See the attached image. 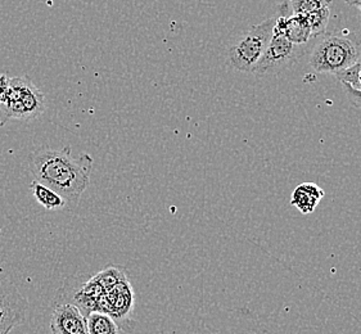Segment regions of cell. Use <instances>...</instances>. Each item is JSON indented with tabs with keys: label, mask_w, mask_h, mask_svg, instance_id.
Returning a JSON list of instances; mask_svg holds the SVG:
<instances>
[{
	"label": "cell",
	"mask_w": 361,
	"mask_h": 334,
	"mask_svg": "<svg viewBox=\"0 0 361 334\" xmlns=\"http://www.w3.org/2000/svg\"><path fill=\"white\" fill-rule=\"evenodd\" d=\"M30 188H31V192L35 197V199L43 206L45 210L51 211L63 209L66 204H67L65 199L59 196L58 193H56L53 189L48 188L47 185H44V184L37 182V180L31 183Z\"/></svg>",
	"instance_id": "obj_10"
},
{
	"label": "cell",
	"mask_w": 361,
	"mask_h": 334,
	"mask_svg": "<svg viewBox=\"0 0 361 334\" xmlns=\"http://www.w3.org/2000/svg\"><path fill=\"white\" fill-rule=\"evenodd\" d=\"M334 78L340 81L341 84H347L354 87L355 90L361 92V59L346 70L334 73Z\"/></svg>",
	"instance_id": "obj_14"
},
{
	"label": "cell",
	"mask_w": 361,
	"mask_h": 334,
	"mask_svg": "<svg viewBox=\"0 0 361 334\" xmlns=\"http://www.w3.org/2000/svg\"><path fill=\"white\" fill-rule=\"evenodd\" d=\"M343 92L346 94L348 102L354 106L355 109H361V92L355 90L354 87L347 85V84H342Z\"/></svg>",
	"instance_id": "obj_15"
},
{
	"label": "cell",
	"mask_w": 361,
	"mask_h": 334,
	"mask_svg": "<svg viewBox=\"0 0 361 334\" xmlns=\"http://www.w3.org/2000/svg\"><path fill=\"white\" fill-rule=\"evenodd\" d=\"M309 47V44L296 45L289 43L284 37L273 34L267 51L251 73L256 78H265L283 73L290 66L295 65L298 59L302 58L305 54H307Z\"/></svg>",
	"instance_id": "obj_5"
},
{
	"label": "cell",
	"mask_w": 361,
	"mask_h": 334,
	"mask_svg": "<svg viewBox=\"0 0 361 334\" xmlns=\"http://www.w3.org/2000/svg\"><path fill=\"white\" fill-rule=\"evenodd\" d=\"M51 334H87V318L70 302L53 305Z\"/></svg>",
	"instance_id": "obj_8"
},
{
	"label": "cell",
	"mask_w": 361,
	"mask_h": 334,
	"mask_svg": "<svg viewBox=\"0 0 361 334\" xmlns=\"http://www.w3.org/2000/svg\"><path fill=\"white\" fill-rule=\"evenodd\" d=\"M47 109V98L42 90L25 76L11 79L9 94L4 104H0V126L12 121H32Z\"/></svg>",
	"instance_id": "obj_4"
},
{
	"label": "cell",
	"mask_w": 361,
	"mask_h": 334,
	"mask_svg": "<svg viewBox=\"0 0 361 334\" xmlns=\"http://www.w3.org/2000/svg\"><path fill=\"white\" fill-rule=\"evenodd\" d=\"M347 6H351V7H356L361 12V0H345Z\"/></svg>",
	"instance_id": "obj_17"
},
{
	"label": "cell",
	"mask_w": 361,
	"mask_h": 334,
	"mask_svg": "<svg viewBox=\"0 0 361 334\" xmlns=\"http://www.w3.org/2000/svg\"><path fill=\"white\" fill-rule=\"evenodd\" d=\"M306 17L310 22L312 39L324 37L326 27L329 25V20H331V7L323 8L318 12L311 13V15L306 16Z\"/></svg>",
	"instance_id": "obj_13"
},
{
	"label": "cell",
	"mask_w": 361,
	"mask_h": 334,
	"mask_svg": "<svg viewBox=\"0 0 361 334\" xmlns=\"http://www.w3.org/2000/svg\"><path fill=\"white\" fill-rule=\"evenodd\" d=\"M29 167L34 180L53 189L66 202H78L90 183L93 160L87 153L73 159L71 148L65 147L32 153Z\"/></svg>",
	"instance_id": "obj_1"
},
{
	"label": "cell",
	"mask_w": 361,
	"mask_h": 334,
	"mask_svg": "<svg viewBox=\"0 0 361 334\" xmlns=\"http://www.w3.org/2000/svg\"><path fill=\"white\" fill-rule=\"evenodd\" d=\"M87 334H118V327L114 318L102 311H92L85 315Z\"/></svg>",
	"instance_id": "obj_11"
},
{
	"label": "cell",
	"mask_w": 361,
	"mask_h": 334,
	"mask_svg": "<svg viewBox=\"0 0 361 334\" xmlns=\"http://www.w3.org/2000/svg\"><path fill=\"white\" fill-rule=\"evenodd\" d=\"M325 196L324 190L315 183H302L293 190L290 204L304 215L312 214Z\"/></svg>",
	"instance_id": "obj_9"
},
{
	"label": "cell",
	"mask_w": 361,
	"mask_h": 334,
	"mask_svg": "<svg viewBox=\"0 0 361 334\" xmlns=\"http://www.w3.org/2000/svg\"><path fill=\"white\" fill-rule=\"evenodd\" d=\"M27 301L15 284L0 279V334H9L26 319Z\"/></svg>",
	"instance_id": "obj_6"
},
{
	"label": "cell",
	"mask_w": 361,
	"mask_h": 334,
	"mask_svg": "<svg viewBox=\"0 0 361 334\" xmlns=\"http://www.w3.org/2000/svg\"><path fill=\"white\" fill-rule=\"evenodd\" d=\"M274 25L275 16H273L259 25H253L229 44L226 62L231 70L252 73L273 37Z\"/></svg>",
	"instance_id": "obj_3"
},
{
	"label": "cell",
	"mask_w": 361,
	"mask_h": 334,
	"mask_svg": "<svg viewBox=\"0 0 361 334\" xmlns=\"http://www.w3.org/2000/svg\"><path fill=\"white\" fill-rule=\"evenodd\" d=\"M360 45L355 35L342 32L325 34L314 45L309 63L319 73H341L361 59Z\"/></svg>",
	"instance_id": "obj_2"
},
{
	"label": "cell",
	"mask_w": 361,
	"mask_h": 334,
	"mask_svg": "<svg viewBox=\"0 0 361 334\" xmlns=\"http://www.w3.org/2000/svg\"><path fill=\"white\" fill-rule=\"evenodd\" d=\"M274 35L284 37L296 45L310 44L312 39L310 22L306 16L293 15L288 0L283 1L275 15Z\"/></svg>",
	"instance_id": "obj_7"
},
{
	"label": "cell",
	"mask_w": 361,
	"mask_h": 334,
	"mask_svg": "<svg viewBox=\"0 0 361 334\" xmlns=\"http://www.w3.org/2000/svg\"><path fill=\"white\" fill-rule=\"evenodd\" d=\"M9 85H11V78H8L6 73H0V104H4L7 101Z\"/></svg>",
	"instance_id": "obj_16"
},
{
	"label": "cell",
	"mask_w": 361,
	"mask_h": 334,
	"mask_svg": "<svg viewBox=\"0 0 361 334\" xmlns=\"http://www.w3.org/2000/svg\"><path fill=\"white\" fill-rule=\"evenodd\" d=\"M333 0H288L293 15L309 16L332 6Z\"/></svg>",
	"instance_id": "obj_12"
}]
</instances>
